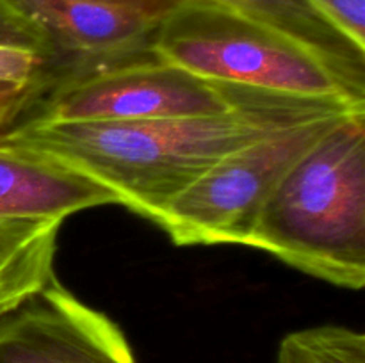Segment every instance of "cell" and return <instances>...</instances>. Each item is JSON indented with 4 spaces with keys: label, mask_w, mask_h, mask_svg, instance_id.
<instances>
[{
    "label": "cell",
    "mask_w": 365,
    "mask_h": 363,
    "mask_svg": "<svg viewBox=\"0 0 365 363\" xmlns=\"http://www.w3.org/2000/svg\"><path fill=\"white\" fill-rule=\"evenodd\" d=\"M349 114L292 125L234 149L177 196L157 224L177 246L246 244L289 169Z\"/></svg>",
    "instance_id": "obj_5"
},
{
    "label": "cell",
    "mask_w": 365,
    "mask_h": 363,
    "mask_svg": "<svg viewBox=\"0 0 365 363\" xmlns=\"http://www.w3.org/2000/svg\"><path fill=\"white\" fill-rule=\"evenodd\" d=\"M57 219H0V320L56 278Z\"/></svg>",
    "instance_id": "obj_10"
},
{
    "label": "cell",
    "mask_w": 365,
    "mask_h": 363,
    "mask_svg": "<svg viewBox=\"0 0 365 363\" xmlns=\"http://www.w3.org/2000/svg\"><path fill=\"white\" fill-rule=\"evenodd\" d=\"M284 32L327 60L353 95L365 100V48L307 0H209Z\"/></svg>",
    "instance_id": "obj_9"
},
{
    "label": "cell",
    "mask_w": 365,
    "mask_h": 363,
    "mask_svg": "<svg viewBox=\"0 0 365 363\" xmlns=\"http://www.w3.org/2000/svg\"><path fill=\"white\" fill-rule=\"evenodd\" d=\"M116 196L71 167L18 146L0 144V219H57Z\"/></svg>",
    "instance_id": "obj_8"
},
{
    "label": "cell",
    "mask_w": 365,
    "mask_h": 363,
    "mask_svg": "<svg viewBox=\"0 0 365 363\" xmlns=\"http://www.w3.org/2000/svg\"><path fill=\"white\" fill-rule=\"evenodd\" d=\"M221 85L234 103L227 112L89 123L20 121L0 135V144L64 164L109 189L118 205L157 223L177 196L234 149L292 125L365 110L342 98Z\"/></svg>",
    "instance_id": "obj_1"
},
{
    "label": "cell",
    "mask_w": 365,
    "mask_h": 363,
    "mask_svg": "<svg viewBox=\"0 0 365 363\" xmlns=\"http://www.w3.org/2000/svg\"><path fill=\"white\" fill-rule=\"evenodd\" d=\"M277 363H365V337L337 324L292 331L280 342Z\"/></svg>",
    "instance_id": "obj_11"
},
{
    "label": "cell",
    "mask_w": 365,
    "mask_h": 363,
    "mask_svg": "<svg viewBox=\"0 0 365 363\" xmlns=\"http://www.w3.org/2000/svg\"><path fill=\"white\" fill-rule=\"evenodd\" d=\"M43 68H45L43 60L31 53L0 48V78L18 82H38L39 85Z\"/></svg>",
    "instance_id": "obj_14"
},
{
    "label": "cell",
    "mask_w": 365,
    "mask_h": 363,
    "mask_svg": "<svg viewBox=\"0 0 365 363\" xmlns=\"http://www.w3.org/2000/svg\"><path fill=\"white\" fill-rule=\"evenodd\" d=\"M98 2L116 4V6L130 7V9L141 11V13L148 14V16L159 18L163 20L170 11L180 4V0H98Z\"/></svg>",
    "instance_id": "obj_16"
},
{
    "label": "cell",
    "mask_w": 365,
    "mask_h": 363,
    "mask_svg": "<svg viewBox=\"0 0 365 363\" xmlns=\"http://www.w3.org/2000/svg\"><path fill=\"white\" fill-rule=\"evenodd\" d=\"M38 95L36 82H24L14 88L0 91V135L21 116L25 107Z\"/></svg>",
    "instance_id": "obj_15"
},
{
    "label": "cell",
    "mask_w": 365,
    "mask_h": 363,
    "mask_svg": "<svg viewBox=\"0 0 365 363\" xmlns=\"http://www.w3.org/2000/svg\"><path fill=\"white\" fill-rule=\"evenodd\" d=\"M351 41L365 48V0H307Z\"/></svg>",
    "instance_id": "obj_13"
},
{
    "label": "cell",
    "mask_w": 365,
    "mask_h": 363,
    "mask_svg": "<svg viewBox=\"0 0 365 363\" xmlns=\"http://www.w3.org/2000/svg\"><path fill=\"white\" fill-rule=\"evenodd\" d=\"M232 107L234 103L221 84L196 77L163 60L153 50H145L46 78L38 96L14 123L210 116Z\"/></svg>",
    "instance_id": "obj_4"
},
{
    "label": "cell",
    "mask_w": 365,
    "mask_h": 363,
    "mask_svg": "<svg viewBox=\"0 0 365 363\" xmlns=\"http://www.w3.org/2000/svg\"><path fill=\"white\" fill-rule=\"evenodd\" d=\"M246 246L337 287H364L365 110L339 121L289 169Z\"/></svg>",
    "instance_id": "obj_2"
},
{
    "label": "cell",
    "mask_w": 365,
    "mask_h": 363,
    "mask_svg": "<svg viewBox=\"0 0 365 363\" xmlns=\"http://www.w3.org/2000/svg\"><path fill=\"white\" fill-rule=\"evenodd\" d=\"M0 363H135L123 331L53 278L0 320Z\"/></svg>",
    "instance_id": "obj_6"
},
{
    "label": "cell",
    "mask_w": 365,
    "mask_h": 363,
    "mask_svg": "<svg viewBox=\"0 0 365 363\" xmlns=\"http://www.w3.org/2000/svg\"><path fill=\"white\" fill-rule=\"evenodd\" d=\"M0 48L31 53L48 68L53 60V48L45 32L13 2L0 0Z\"/></svg>",
    "instance_id": "obj_12"
},
{
    "label": "cell",
    "mask_w": 365,
    "mask_h": 363,
    "mask_svg": "<svg viewBox=\"0 0 365 363\" xmlns=\"http://www.w3.org/2000/svg\"><path fill=\"white\" fill-rule=\"evenodd\" d=\"M48 38L56 75L152 50L159 18L98 0H13Z\"/></svg>",
    "instance_id": "obj_7"
},
{
    "label": "cell",
    "mask_w": 365,
    "mask_h": 363,
    "mask_svg": "<svg viewBox=\"0 0 365 363\" xmlns=\"http://www.w3.org/2000/svg\"><path fill=\"white\" fill-rule=\"evenodd\" d=\"M152 50L209 82L342 98L365 107V100L305 45L209 0H180L159 21Z\"/></svg>",
    "instance_id": "obj_3"
},
{
    "label": "cell",
    "mask_w": 365,
    "mask_h": 363,
    "mask_svg": "<svg viewBox=\"0 0 365 363\" xmlns=\"http://www.w3.org/2000/svg\"><path fill=\"white\" fill-rule=\"evenodd\" d=\"M16 84H24V82H18V80H7V78H0V91H6V89L14 88ZM38 84V82H36Z\"/></svg>",
    "instance_id": "obj_17"
}]
</instances>
